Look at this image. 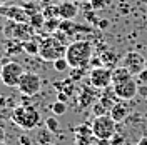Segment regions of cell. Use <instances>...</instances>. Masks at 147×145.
<instances>
[{
  "label": "cell",
  "mask_w": 147,
  "mask_h": 145,
  "mask_svg": "<svg viewBox=\"0 0 147 145\" xmlns=\"http://www.w3.org/2000/svg\"><path fill=\"white\" fill-rule=\"evenodd\" d=\"M137 145H147V135H146V137H142V138H140V140L137 142Z\"/></svg>",
  "instance_id": "33"
},
{
  "label": "cell",
  "mask_w": 147,
  "mask_h": 145,
  "mask_svg": "<svg viewBox=\"0 0 147 145\" xmlns=\"http://www.w3.org/2000/svg\"><path fill=\"white\" fill-rule=\"evenodd\" d=\"M137 93L140 95V97H144V99H146V97H147V83H140V85H139Z\"/></svg>",
  "instance_id": "28"
},
{
  "label": "cell",
  "mask_w": 147,
  "mask_h": 145,
  "mask_svg": "<svg viewBox=\"0 0 147 145\" xmlns=\"http://www.w3.org/2000/svg\"><path fill=\"white\" fill-rule=\"evenodd\" d=\"M137 80L140 82V83H147V68H142V70L137 73Z\"/></svg>",
  "instance_id": "26"
},
{
  "label": "cell",
  "mask_w": 147,
  "mask_h": 145,
  "mask_svg": "<svg viewBox=\"0 0 147 145\" xmlns=\"http://www.w3.org/2000/svg\"><path fill=\"white\" fill-rule=\"evenodd\" d=\"M92 134L97 138H112L117 134V122L110 117V113L99 115L92 120Z\"/></svg>",
  "instance_id": "4"
},
{
  "label": "cell",
  "mask_w": 147,
  "mask_h": 145,
  "mask_svg": "<svg viewBox=\"0 0 147 145\" xmlns=\"http://www.w3.org/2000/svg\"><path fill=\"white\" fill-rule=\"evenodd\" d=\"M2 68H3V62H0V80H2Z\"/></svg>",
  "instance_id": "34"
},
{
  "label": "cell",
  "mask_w": 147,
  "mask_h": 145,
  "mask_svg": "<svg viewBox=\"0 0 147 145\" xmlns=\"http://www.w3.org/2000/svg\"><path fill=\"white\" fill-rule=\"evenodd\" d=\"M38 48H40V42H37L35 38L22 42V50L28 55H38Z\"/></svg>",
  "instance_id": "17"
},
{
  "label": "cell",
  "mask_w": 147,
  "mask_h": 145,
  "mask_svg": "<svg viewBox=\"0 0 147 145\" xmlns=\"http://www.w3.org/2000/svg\"><path fill=\"white\" fill-rule=\"evenodd\" d=\"M24 72H25L24 67L18 62H13V60L5 62L3 68H2V80L0 82H3V85H7V87H17Z\"/></svg>",
  "instance_id": "7"
},
{
  "label": "cell",
  "mask_w": 147,
  "mask_h": 145,
  "mask_svg": "<svg viewBox=\"0 0 147 145\" xmlns=\"http://www.w3.org/2000/svg\"><path fill=\"white\" fill-rule=\"evenodd\" d=\"M60 2H65V0H54V3H60Z\"/></svg>",
  "instance_id": "38"
},
{
  "label": "cell",
  "mask_w": 147,
  "mask_h": 145,
  "mask_svg": "<svg viewBox=\"0 0 147 145\" xmlns=\"http://www.w3.org/2000/svg\"><path fill=\"white\" fill-rule=\"evenodd\" d=\"M109 113H110V117L119 124V122H124V120L127 118V115L130 113V109H129L127 103H124V102H117V103L110 109Z\"/></svg>",
  "instance_id": "13"
},
{
  "label": "cell",
  "mask_w": 147,
  "mask_h": 145,
  "mask_svg": "<svg viewBox=\"0 0 147 145\" xmlns=\"http://www.w3.org/2000/svg\"><path fill=\"white\" fill-rule=\"evenodd\" d=\"M52 64H54V68L57 70V72H65V70L70 67L65 57H60V58H57V60H54Z\"/></svg>",
  "instance_id": "20"
},
{
  "label": "cell",
  "mask_w": 147,
  "mask_h": 145,
  "mask_svg": "<svg viewBox=\"0 0 147 145\" xmlns=\"http://www.w3.org/2000/svg\"><path fill=\"white\" fill-rule=\"evenodd\" d=\"M45 20L47 18H45V15H44L42 12H37V13H34V15H30L28 23L35 28V30H38V28H42L44 25H45Z\"/></svg>",
  "instance_id": "18"
},
{
  "label": "cell",
  "mask_w": 147,
  "mask_h": 145,
  "mask_svg": "<svg viewBox=\"0 0 147 145\" xmlns=\"http://www.w3.org/2000/svg\"><path fill=\"white\" fill-rule=\"evenodd\" d=\"M112 2H114V0H89L90 9L95 10V12H99V10H105L107 7L112 5Z\"/></svg>",
  "instance_id": "19"
},
{
  "label": "cell",
  "mask_w": 147,
  "mask_h": 145,
  "mask_svg": "<svg viewBox=\"0 0 147 145\" xmlns=\"http://www.w3.org/2000/svg\"><path fill=\"white\" fill-rule=\"evenodd\" d=\"M146 68H147V58H146Z\"/></svg>",
  "instance_id": "40"
},
{
  "label": "cell",
  "mask_w": 147,
  "mask_h": 145,
  "mask_svg": "<svg viewBox=\"0 0 147 145\" xmlns=\"http://www.w3.org/2000/svg\"><path fill=\"white\" fill-rule=\"evenodd\" d=\"M2 57H3V54H2V52H0V62H2Z\"/></svg>",
  "instance_id": "39"
},
{
  "label": "cell",
  "mask_w": 147,
  "mask_h": 145,
  "mask_svg": "<svg viewBox=\"0 0 147 145\" xmlns=\"http://www.w3.org/2000/svg\"><path fill=\"white\" fill-rule=\"evenodd\" d=\"M67 47L62 40H59L55 35H49L40 40V48H38V57L44 62H54L60 57H65Z\"/></svg>",
  "instance_id": "3"
},
{
  "label": "cell",
  "mask_w": 147,
  "mask_h": 145,
  "mask_svg": "<svg viewBox=\"0 0 147 145\" xmlns=\"http://www.w3.org/2000/svg\"><path fill=\"white\" fill-rule=\"evenodd\" d=\"M92 52L94 48L89 40H77V42H72L70 45H67L65 58L72 68H85L90 64Z\"/></svg>",
  "instance_id": "1"
},
{
  "label": "cell",
  "mask_w": 147,
  "mask_h": 145,
  "mask_svg": "<svg viewBox=\"0 0 147 145\" xmlns=\"http://www.w3.org/2000/svg\"><path fill=\"white\" fill-rule=\"evenodd\" d=\"M18 140H20V145H30V138H28V137H25V135H22Z\"/></svg>",
  "instance_id": "29"
},
{
  "label": "cell",
  "mask_w": 147,
  "mask_h": 145,
  "mask_svg": "<svg viewBox=\"0 0 147 145\" xmlns=\"http://www.w3.org/2000/svg\"><path fill=\"white\" fill-rule=\"evenodd\" d=\"M0 145H5V142H3V144H0Z\"/></svg>",
  "instance_id": "41"
},
{
  "label": "cell",
  "mask_w": 147,
  "mask_h": 145,
  "mask_svg": "<svg viewBox=\"0 0 147 145\" xmlns=\"http://www.w3.org/2000/svg\"><path fill=\"white\" fill-rule=\"evenodd\" d=\"M3 140H5V130L0 127V144H3Z\"/></svg>",
  "instance_id": "30"
},
{
  "label": "cell",
  "mask_w": 147,
  "mask_h": 145,
  "mask_svg": "<svg viewBox=\"0 0 147 145\" xmlns=\"http://www.w3.org/2000/svg\"><path fill=\"white\" fill-rule=\"evenodd\" d=\"M0 15L5 17L7 20H13V22H28V15L22 5H2Z\"/></svg>",
  "instance_id": "11"
},
{
  "label": "cell",
  "mask_w": 147,
  "mask_h": 145,
  "mask_svg": "<svg viewBox=\"0 0 147 145\" xmlns=\"http://www.w3.org/2000/svg\"><path fill=\"white\" fill-rule=\"evenodd\" d=\"M122 65L127 68L132 75H137L142 68H146V58L139 52H127L122 58Z\"/></svg>",
  "instance_id": "10"
},
{
  "label": "cell",
  "mask_w": 147,
  "mask_h": 145,
  "mask_svg": "<svg viewBox=\"0 0 147 145\" xmlns=\"http://www.w3.org/2000/svg\"><path fill=\"white\" fill-rule=\"evenodd\" d=\"M10 118L17 127L24 128V130H32L38 125L40 113L32 105H20L17 109H13V112L10 113Z\"/></svg>",
  "instance_id": "2"
},
{
  "label": "cell",
  "mask_w": 147,
  "mask_h": 145,
  "mask_svg": "<svg viewBox=\"0 0 147 145\" xmlns=\"http://www.w3.org/2000/svg\"><path fill=\"white\" fill-rule=\"evenodd\" d=\"M115 99H117V95L114 93V89H112V93H110V92H109V87H107V89H105V92L102 93V97L99 99V102H100L102 105H104V107H105V109L110 112V109H112V107L117 103V102H115Z\"/></svg>",
  "instance_id": "16"
},
{
  "label": "cell",
  "mask_w": 147,
  "mask_h": 145,
  "mask_svg": "<svg viewBox=\"0 0 147 145\" xmlns=\"http://www.w3.org/2000/svg\"><path fill=\"white\" fill-rule=\"evenodd\" d=\"M77 3H85V2H89V0H75Z\"/></svg>",
  "instance_id": "36"
},
{
  "label": "cell",
  "mask_w": 147,
  "mask_h": 145,
  "mask_svg": "<svg viewBox=\"0 0 147 145\" xmlns=\"http://www.w3.org/2000/svg\"><path fill=\"white\" fill-rule=\"evenodd\" d=\"M100 58H102V62H104V65H107V64H114L115 60V57H114V54H110V52H107V54H104L100 55Z\"/></svg>",
  "instance_id": "25"
},
{
  "label": "cell",
  "mask_w": 147,
  "mask_h": 145,
  "mask_svg": "<svg viewBox=\"0 0 147 145\" xmlns=\"http://www.w3.org/2000/svg\"><path fill=\"white\" fill-rule=\"evenodd\" d=\"M52 112H54L55 115H65V112H67V103L62 102V100H57L54 105H52Z\"/></svg>",
  "instance_id": "21"
},
{
  "label": "cell",
  "mask_w": 147,
  "mask_h": 145,
  "mask_svg": "<svg viewBox=\"0 0 147 145\" xmlns=\"http://www.w3.org/2000/svg\"><path fill=\"white\" fill-rule=\"evenodd\" d=\"M95 90L97 89H89V87H84V90L80 92V97H79V107L80 109H87L92 103V100H95Z\"/></svg>",
  "instance_id": "14"
},
{
  "label": "cell",
  "mask_w": 147,
  "mask_h": 145,
  "mask_svg": "<svg viewBox=\"0 0 147 145\" xmlns=\"http://www.w3.org/2000/svg\"><path fill=\"white\" fill-rule=\"evenodd\" d=\"M92 112H94V115L95 117H99V115H105V113H109V110L105 109L104 105H102L100 102H97L94 107H92Z\"/></svg>",
  "instance_id": "24"
},
{
  "label": "cell",
  "mask_w": 147,
  "mask_h": 145,
  "mask_svg": "<svg viewBox=\"0 0 147 145\" xmlns=\"http://www.w3.org/2000/svg\"><path fill=\"white\" fill-rule=\"evenodd\" d=\"M110 144H112V145H122V144H124V137H120V135L115 134V135L110 138Z\"/></svg>",
  "instance_id": "27"
},
{
  "label": "cell",
  "mask_w": 147,
  "mask_h": 145,
  "mask_svg": "<svg viewBox=\"0 0 147 145\" xmlns=\"http://www.w3.org/2000/svg\"><path fill=\"white\" fill-rule=\"evenodd\" d=\"M89 82H90V85L94 89H97V90H105L107 87L112 85V70L107 68L105 65L95 67V68L90 70Z\"/></svg>",
  "instance_id": "8"
},
{
  "label": "cell",
  "mask_w": 147,
  "mask_h": 145,
  "mask_svg": "<svg viewBox=\"0 0 147 145\" xmlns=\"http://www.w3.org/2000/svg\"><path fill=\"white\" fill-rule=\"evenodd\" d=\"M17 89L22 95L34 97L42 89V79L34 72H24V75H22V79H20V82H18V85H17Z\"/></svg>",
  "instance_id": "6"
},
{
  "label": "cell",
  "mask_w": 147,
  "mask_h": 145,
  "mask_svg": "<svg viewBox=\"0 0 147 145\" xmlns=\"http://www.w3.org/2000/svg\"><path fill=\"white\" fill-rule=\"evenodd\" d=\"M5 3H7V0H0V7H2V5H5Z\"/></svg>",
  "instance_id": "37"
},
{
  "label": "cell",
  "mask_w": 147,
  "mask_h": 145,
  "mask_svg": "<svg viewBox=\"0 0 147 145\" xmlns=\"http://www.w3.org/2000/svg\"><path fill=\"white\" fill-rule=\"evenodd\" d=\"M35 28L32 27L28 22H13V20H9L7 22V27H5V34L15 40V42H25V40H30L35 37Z\"/></svg>",
  "instance_id": "5"
},
{
  "label": "cell",
  "mask_w": 147,
  "mask_h": 145,
  "mask_svg": "<svg viewBox=\"0 0 147 145\" xmlns=\"http://www.w3.org/2000/svg\"><path fill=\"white\" fill-rule=\"evenodd\" d=\"M5 103H7V102H5V97H2V95H0V110L5 109Z\"/></svg>",
  "instance_id": "31"
},
{
  "label": "cell",
  "mask_w": 147,
  "mask_h": 145,
  "mask_svg": "<svg viewBox=\"0 0 147 145\" xmlns=\"http://www.w3.org/2000/svg\"><path fill=\"white\" fill-rule=\"evenodd\" d=\"M57 7H59V17L62 20H74L79 15V5L75 0L74 2H70V0L60 2V3H57Z\"/></svg>",
  "instance_id": "12"
},
{
  "label": "cell",
  "mask_w": 147,
  "mask_h": 145,
  "mask_svg": "<svg viewBox=\"0 0 147 145\" xmlns=\"http://www.w3.org/2000/svg\"><path fill=\"white\" fill-rule=\"evenodd\" d=\"M45 125L49 132H54V134L59 132V120H57V117H49L45 120Z\"/></svg>",
  "instance_id": "22"
},
{
  "label": "cell",
  "mask_w": 147,
  "mask_h": 145,
  "mask_svg": "<svg viewBox=\"0 0 147 145\" xmlns=\"http://www.w3.org/2000/svg\"><path fill=\"white\" fill-rule=\"evenodd\" d=\"M146 100H147V97H146Z\"/></svg>",
  "instance_id": "42"
},
{
  "label": "cell",
  "mask_w": 147,
  "mask_h": 145,
  "mask_svg": "<svg viewBox=\"0 0 147 145\" xmlns=\"http://www.w3.org/2000/svg\"><path fill=\"white\" fill-rule=\"evenodd\" d=\"M112 89H114V93L117 95V99L119 100H132L136 95H137V82L134 80V77L132 79H129L125 82H120V83H115V85H112Z\"/></svg>",
  "instance_id": "9"
},
{
  "label": "cell",
  "mask_w": 147,
  "mask_h": 145,
  "mask_svg": "<svg viewBox=\"0 0 147 145\" xmlns=\"http://www.w3.org/2000/svg\"><path fill=\"white\" fill-rule=\"evenodd\" d=\"M40 145H54V144H52L50 140H47V142H42V144H40Z\"/></svg>",
  "instance_id": "35"
},
{
  "label": "cell",
  "mask_w": 147,
  "mask_h": 145,
  "mask_svg": "<svg viewBox=\"0 0 147 145\" xmlns=\"http://www.w3.org/2000/svg\"><path fill=\"white\" fill-rule=\"evenodd\" d=\"M22 7H24V10L27 12L28 18H30V15H34V13H37V12H42V10L38 9V5L34 3V2H27V3H24Z\"/></svg>",
  "instance_id": "23"
},
{
  "label": "cell",
  "mask_w": 147,
  "mask_h": 145,
  "mask_svg": "<svg viewBox=\"0 0 147 145\" xmlns=\"http://www.w3.org/2000/svg\"><path fill=\"white\" fill-rule=\"evenodd\" d=\"M40 3H42V7H47V5L54 3V0H40Z\"/></svg>",
  "instance_id": "32"
},
{
  "label": "cell",
  "mask_w": 147,
  "mask_h": 145,
  "mask_svg": "<svg viewBox=\"0 0 147 145\" xmlns=\"http://www.w3.org/2000/svg\"><path fill=\"white\" fill-rule=\"evenodd\" d=\"M134 75L129 72L127 68L124 67V65H120V67H115L114 70H112V85H115V83H120V82H125L129 79H132Z\"/></svg>",
  "instance_id": "15"
}]
</instances>
